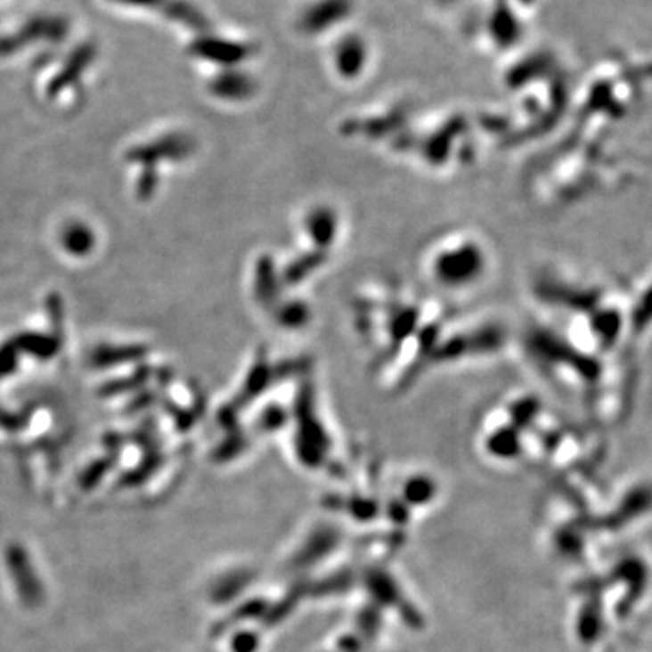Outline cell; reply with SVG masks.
Listing matches in <instances>:
<instances>
[{
    "label": "cell",
    "instance_id": "6da1fadb",
    "mask_svg": "<svg viewBox=\"0 0 652 652\" xmlns=\"http://www.w3.org/2000/svg\"><path fill=\"white\" fill-rule=\"evenodd\" d=\"M424 270L441 289L459 292L480 281L485 270V256L480 241L468 236H446L433 241L426 252Z\"/></svg>",
    "mask_w": 652,
    "mask_h": 652
},
{
    "label": "cell",
    "instance_id": "7a4b0ae2",
    "mask_svg": "<svg viewBox=\"0 0 652 652\" xmlns=\"http://www.w3.org/2000/svg\"><path fill=\"white\" fill-rule=\"evenodd\" d=\"M68 247L71 250H86L89 249V234L84 229H73L68 234Z\"/></svg>",
    "mask_w": 652,
    "mask_h": 652
}]
</instances>
